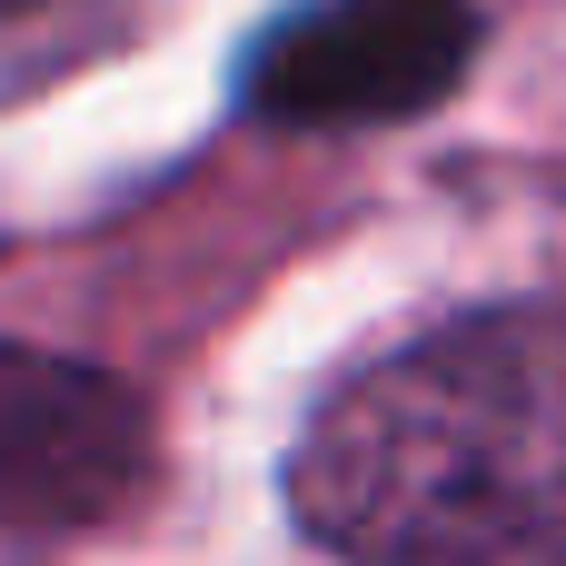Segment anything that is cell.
<instances>
[{"label": "cell", "instance_id": "1", "mask_svg": "<svg viewBox=\"0 0 566 566\" xmlns=\"http://www.w3.org/2000/svg\"><path fill=\"white\" fill-rule=\"evenodd\" d=\"M289 517L338 566H566V298L458 308L338 378Z\"/></svg>", "mask_w": 566, "mask_h": 566}, {"label": "cell", "instance_id": "4", "mask_svg": "<svg viewBox=\"0 0 566 566\" xmlns=\"http://www.w3.org/2000/svg\"><path fill=\"white\" fill-rule=\"evenodd\" d=\"M30 10H60V0H0V20H30Z\"/></svg>", "mask_w": 566, "mask_h": 566}, {"label": "cell", "instance_id": "3", "mask_svg": "<svg viewBox=\"0 0 566 566\" xmlns=\"http://www.w3.org/2000/svg\"><path fill=\"white\" fill-rule=\"evenodd\" d=\"M149 398L60 348L0 338V537H70L139 497Z\"/></svg>", "mask_w": 566, "mask_h": 566}, {"label": "cell", "instance_id": "2", "mask_svg": "<svg viewBox=\"0 0 566 566\" xmlns=\"http://www.w3.org/2000/svg\"><path fill=\"white\" fill-rule=\"evenodd\" d=\"M478 0H289L239 50V119L259 129H378L428 119L478 70Z\"/></svg>", "mask_w": 566, "mask_h": 566}]
</instances>
